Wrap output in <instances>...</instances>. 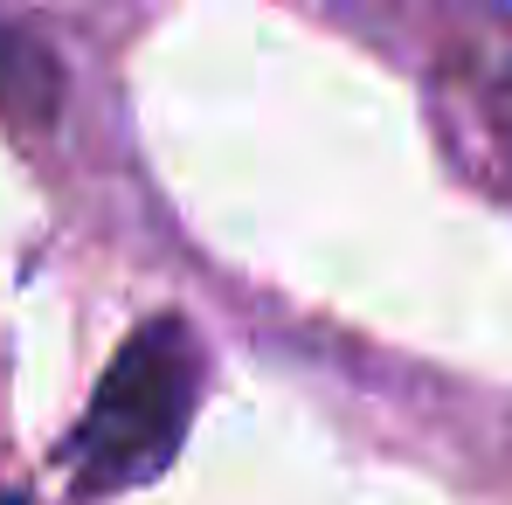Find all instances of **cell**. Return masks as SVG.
Wrapping results in <instances>:
<instances>
[{"mask_svg": "<svg viewBox=\"0 0 512 505\" xmlns=\"http://www.w3.org/2000/svg\"><path fill=\"white\" fill-rule=\"evenodd\" d=\"M194 388H201L194 326L187 319H146L118 346L84 422L63 443V464H70L77 492L104 499V492H132V485L160 478L180 450V436H187Z\"/></svg>", "mask_w": 512, "mask_h": 505, "instance_id": "1", "label": "cell"}, {"mask_svg": "<svg viewBox=\"0 0 512 505\" xmlns=\"http://www.w3.org/2000/svg\"><path fill=\"white\" fill-rule=\"evenodd\" d=\"M56 104V63L42 35L21 14H0V111L7 118H49Z\"/></svg>", "mask_w": 512, "mask_h": 505, "instance_id": "2", "label": "cell"}]
</instances>
